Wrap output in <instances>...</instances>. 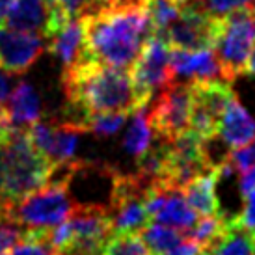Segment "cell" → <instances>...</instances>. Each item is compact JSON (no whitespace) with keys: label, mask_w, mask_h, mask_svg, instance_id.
Returning <instances> with one entry per match:
<instances>
[{"label":"cell","mask_w":255,"mask_h":255,"mask_svg":"<svg viewBox=\"0 0 255 255\" xmlns=\"http://www.w3.org/2000/svg\"><path fill=\"white\" fill-rule=\"evenodd\" d=\"M84 58L103 65L130 69L143 45L155 36L143 0H121L80 19Z\"/></svg>","instance_id":"obj_1"},{"label":"cell","mask_w":255,"mask_h":255,"mask_svg":"<svg viewBox=\"0 0 255 255\" xmlns=\"http://www.w3.org/2000/svg\"><path fill=\"white\" fill-rule=\"evenodd\" d=\"M64 90L69 107L78 112V123L82 127L88 114H130L142 108L128 69L103 65L86 58L64 71Z\"/></svg>","instance_id":"obj_2"},{"label":"cell","mask_w":255,"mask_h":255,"mask_svg":"<svg viewBox=\"0 0 255 255\" xmlns=\"http://www.w3.org/2000/svg\"><path fill=\"white\" fill-rule=\"evenodd\" d=\"M54 164L32 143L26 128H9L0 143V207H13L49 183Z\"/></svg>","instance_id":"obj_3"},{"label":"cell","mask_w":255,"mask_h":255,"mask_svg":"<svg viewBox=\"0 0 255 255\" xmlns=\"http://www.w3.org/2000/svg\"><path fill=\"white\" fill-rule=\"evenodd\" d=\"M112 235L110 209L93 203H75L69 218L49 229V242L56 252L73 255H101Z\"/></svg>","instance_id":"obj_4"},{"label":"cell","mask_w":255,"mask_h":255,"mask_svg":"<svg viewBox=\"0 0 255 255\" xmlns=\"http://www.w3.org/2000/svg\"><path fill=\"white\" fill-rule=\"evenodd\" d=\"M255 47V7L252 4L214 17L213 49L222 67L224 80L246 73L250 54Z\"/></svg>","instance_id":"obj_5"},{"label":"cell","mask_w":255,"mask_h":255,"mask_svg":"<svg viewBox=\"0 0 255 255\" xmlns=\"http://www.w3.org/2000/svg\"><path fill=\"white\" fill-rule=\"evenodd\" d=\"M75 199L60 166L54 168L49 183L15 203L11 214L24 229H52L69 218Z\"/></svg>","instance_id":"obj_6"},{"label":"cell","mask_w":255,"mask_h":255,"mask_svg":"<svg viewBox=\"0 0 255 255\" xmlns=\"http://www.w3.org/2000/svg\"><path fill=\"white\" fill-rule=\"evenodd\" d=\"M170 54V43L164 39V36L155 34L145 41L142 52L138 54L134 64L130 65L128 71L142 108L147 107L156 93H160L170 82L175 80L171 71Z\"/></svg>","instance_id":"obj_7"},{"label":"cell","mask_w":255,"mask_h":255,"mask_svg":"<svg viewBox=\"0 0 255 255\" xmlns=\"http://www.w3.org/2000/svg\"><path fill=\"white\" fill-rule=\"evenodd\" d=\"M145 108L153 132L166 142L175 140L190 130V84L173 80Z\"/></svg>","instance_id":"obj_8"},{"label":"cell","mask_w":255,"mask_h":255,"mask_svg":"<svg viewBox=\"0 0 255 255\" xmlns=\"http://www.w3.org/2000/svg\"><path fill=\"white\" fill-rule=\"evenodd\" d=\"M233 97L226 80H194L190 82V128L203 140L214 138L222 112Z\"/></svg>","instance_id":"obj_9"},{"label":"cell","mask_w":255,"mask_h":255,"mask_svg":"<svg viewBox=\"0 0 255 255\" xmlns=\"http://www.w3.org/2000/svg\"><path fill=\"white\" fill-rule=\"evenodd\" d=\"M30 140L39 149V153L49 158L54 166L67 164L77 153L80 134L86 128L77 121H43L37 120L28 128Z\"/></svg>","instance_id":"obj_10"},{"label":"cell","mask_w":255,"mask_h":255,"mask_svg":"<svg viewBox=\"0 0 255 255\" xmlns=\"http://www.w3.org/2000/svg\"><path fill=\"white\" fill-rule=\"evenodd\" d=\"M214 17L209 15L196 0H190L168 30L160 34L171 49L196 50L213 47Z\"/></svg>","instance_id":"obj_11"},{"label":"cell","mask_w":255,"mask_h":255,"mask_svg":"<svg viewBox=\"0 0 255 255\" xmlns=\"http://www.w3.org/2000/svg\"><path fill=\"white\" fill-rule=\"evenodd\" d=\"M45 50V37L32 32L0 26V67L22 75L36 64Z\"/></svg>","instance_id":"obj_12"},{"label":"cell","mask_w":255,"mask_h":255,"mask_svg":"<svg viewBox=\"0 0 255 255\" xmlns=\"http://www.w3.org/2000/svg\"><path fill=\"white\" fill-rule=\"evenodd\" d=\"M64 24L65 22L54 13L50 0H13L6 17L7 28L39 34L47 39Z\"/></svg>","instance_id":"obj_13"},{"label":"cell","mask_w":255,"mask_h":255,"mask_svg":"<svg viewBox=\"0 0 255 255\" xmlns=\"http://www.w3.org/2000/svg\"><path fill=\"white\" fill-rule=\"evenodd\" d=\"M170 64L173 77L194 78V80H224L222 67L213 47L196 50L171 49Z\"/></svg>","instance_id":"obj_14"},{"label":"cell","mask_w":255,"mask_h":255,"mask_svg":"<svg viewBox=\"0 0 255 255\" xmlns=\"http://www.w3.org/2000/svg\"><path fill=\"white\" fill-rule=\"evenodd\" d=\"M216 136H220V140L229 149L244 147L255 140V118L250 116L235 95L222 112Z\"/></svg>","instance_id":"obj_15"},{"label":"cell","mask_w":255,"mask_h":255,"mask_svg":"<svg viewBox=\"0 0 255 255\" xmlns=\"http://www.w3.org/2000/svg\"><path fill=\"white\" fill-rule=\"evenodd\" d=\"M6 112L13 128H28L32 123H36L41 118V99L36 88L24 80L13 86L6 103Z\"/></svg>","instance_id":"obj_16"},{"label":"cell","mask_w":255,"mask_h":255,"mask_svg":"<svg viewBox=\"0 0 255 255\" xmlns=\"http://www.w3.org/2000/svg\"><path fill=\"white\" fill-rule=\"evenodd\" d=\"M218 177V168H214V170H209L198 177H194L188 184H184V198L198 216H224L220 211L218 196H216Z\"/></svg>","instance_id":"obj_17"},{"label":"cell","mask_w":255,"mask_h":255,"mask_svg":"<svg viewBox=\"0 0 255 255\" xmlns=\"http://www.w3.org/2000/svg\"><path fill=\"white\" fill-rule=\"evenodd\" d=\"M199 255H255L252 231L239 226L233 218H227L222 235L203 246Z\"/></svg>","instance_id":"obj_18"},{"label":"cell","mask_w":255,"mask_h":255,"mask_svg":"<svg viewBox=\"0 0 255 255\" xmlns=\"http://www.w3.org/2000/svg\"><path fill=\"white\" fill-rule=\"evenodd\" d=\"M49 50L62 62L64 71L78 64L84 58V41H82V24L80 21H67L50 37Z\"/></svg>","instance_id":"obj_19"},{"label":"cell","mask_w":255,"mask_h":255,"mask_svg":"<svg viewBox=\"0 0 255 255\" xmlns=\"http://www.w3.org/2000/svg\"><path fill=\"white\" fill-rule=\"evenodd\" d=\"M153 138H155V132H153L151 121H149L147 108L136 110L134 120H132L128 130L125 132V138H123V149L130 156L140 158L153 145Z\"/></svg>","instance_id":"obj_20"},{"label":"cell","mask_w":255,"mask_h":255,"mask_svg":"<svg viewBox=\"0 0 255 255\" xmlns=\"http://www.w3.org/2000/svg\"><path fill=\"white\" fill-rule=\"evenodd\" d=\"M140 235H142L143 242L147 244L151 255L168 254L173 246H177L184 239V233L181 229L160 224V222H149L140 231Z\"/></svg>","instance_id":"obj_21"},{"label":"cell","mask_w":255,"mask_h":255,"mask_svg":"<svg viewBox=\"0 0 255 255\" xmlns=\"http://www.w3.org/2000/svg\"><path fill=\"white\" fill-rule=\"evenodd\" d=\"M143 6L153 22L155 34H164L171 22L181 15L184 4L181 0H143Z\"/></svg>","instance_id":"obj_22"},{"label":"cell","mask_w":255,"mask_h":255,"mask_svg":"<svg viewBox=\"0 0 255 255\" xmlns=\"http://www.w3.org/2000/svg\"><path fill=\"white\" fill-rule=\"evenodd\" d=\"M101 255H151L140 233H114L103 244Z\"/></svg>","instance_id":"obj_23"},{"label":"cell","mask_w":255,"mask_h":255,"mask_svg":"<svg viewBox=\"0 0 255 255\" xmlns=\"http://www.w3.org/2000/svg\"><path fill=\"white\" fill-rule=\"evenodd\" d=\"M128 114L125 112H93L84 118L86 132L99 136V138H110L114 136L127 120Z\"/></svg>","instance_id":"obj_24"},{"label":"cell","mask_w":255,"mask_h":255,"mask_svg":"<svg viewBox=\"0 0 255 255\" xmlns=\"http://www.w3.org/2000/svg\"><path fill=\"white\" fill-rule=\"evenodd\" d=\"M49 229H24L11 255H56L58 252L49 242Z\"/></svg>","instance_id":"obj_25"},{"label":"cell","mask_w":255,"mask_h":255,"mask_svg":"<svg viewBox=\"0 0 255 255\" xmlns=\"http://www.w3.org/2000/svg\"><path fill=\"white\" fill-rule=\"evenodd\" d=\"M50 2L58 19H62L64 22L80 21L84 15L105 7L103 0H50Z\"/></svg>","instance_id":"obj_26"},{"label":"cell","mask_w":255,"mask_h":255,"mask_svg":"<svg viewBox=\"0 0 255 255\" xmlns=\"http://www.w3.org/2000/svg\"><path fill=\"white\" fill-rule=\"evenodd\" d=\"M226 224L227 218H224V216H201L199 220H196V224L190 229L184 231V235H188L203 248L222 235V231L226 229Z\"/></svg>","instance_id":"obj_27"},{"label":"cell","mask_w":255,"mask_h":255,"mask_svg":"<svg viewBox=\"0 0 255 255\" xmlns=\"http://www.w3.org/2000/svg\"><path fill=\"white\" fill-rule=\"evenodd\" d=\"M196 2L213 17H222L233 9L252 4V0H196Z\"/></svg>","instance_id":"obj_28"},{"label":"cell","mask_w":255,"mask_h":255,"mask_svg":"<svg viewBox=\"0 0 255 255\" xmlns=\"http://www.w3.org/2000/svg\"><path fill=\"white\" fill-rule=\"evenodd\" d=\"M233 220L248 231L255 229V188L244 196V209H242L241 214L233 216Z\"/></svg>","instance_id":"obj_29"},{"label":"cell","mask_w":255,"mask_h":255,"mask_svg":"<svg viewBox=\"0 0 255 255\" xmlns=\"http://www.w3.org/2000/svg\"><path fill=\"white\" fill-rule=\"evenodd\" d=\"M199 254H201V246L194 239H190L188 235H184L183 241L164 255H199Z\"/></svg>","instance_id":"obj_30"},{"label":"cell","mask_w":255,"mask_h":255,"mask_svg":"<svg viewBox=\"0 0 255 255\" xmlns=\"http://www.w3.org/2000/svg\"><path fill=\"white\" fill-rule=\"evenodd\" d=\"M11 90H13V82H11L9 73L0 67V107H6L7 99L11 95Z\"/></svg>","instance_id":"obj_31"},{"label":"cell","mask_w":255,"mask_h":255,"mask_svg":"<svg viewBox=\"0 0 255 255\" xmlns=\"http://www.w3.org/2000/svg\"><path fill=\"white\" fill-rule=\"evenodd\" d=\"M9 128H11V125H9V120H7L6 107H0V143L7 138Z\"/></svg>","instance_id":"obj_32"},{"label":"cell","mask_w":255,"mask_h":255,"mask_svg":"<svg viewBox=\"0 0 255 255\" xmlns=\"http://www.w3.org/2000/svg\"><path fill=\"white\" fill-rule=\"evenodd\" d=\"M11 2H13V0H0V26L6 24V17H7L9 7H11Z\"/></svg>","instance_id":"obj_33"},{"label":"cell","mask_w":255,"mask_h":255,"mask_svg":"<svg viewBox=\"0 0 255 255\" xmlns=\"http://www.w3.org/2000/svg\"><path fill=\"white\" fill-rule=\"evenodd\" d=\"M246 73H252L255 75V47L252 50V54H250V60H248V67H246Z\"/></svg>","instance_id":"obj_34"},{"label":"cell","mask_w":255,"mask_h":255,"mask_svg":"<svg viewBox=\"0 0 255 255\" xmlns=\"http://www.w3.org/2000/svg\"><path fill=\"white\" fill-rule=\"evenodd\" d=\"M116 2H121V0H103L105 6H110V4H116Z\"/></svg>","instance_id":"obj_35"},{"label":"cell","mask_w":255,"mask_h":255,"mask_svg":"<svg viewBox=\"0 0 255 255\" xmlns=\"http://www.w3.org/2000/svg\"><path fill=\"white\" fill-rule=\"evenodd\" d=\"M0 255H11V254H9V252H6L4 248H0Z\"/></svg>","instance_id":"obj_36"},{"label":"cell","mask_w":255,"mask_h":255,"mask_svg":"<svg viewBox=\"0 0 255 255\" xmlns=\"http://www.w3.org/2000/svg\"><path fill=\"white\" fill-rule=\"evenodd\" d=\"M252 242H254V246H255V229L252 231Z\"/></svg>","instance_id":"obj_37"},{"label":"cell","mask_w":255,"mask_h":255,"mask_svg":"<svg viewBox=\"0 0 255 255\" xmlns=\"http://www.w3.org/2000/svg\"><path fill=\"white\" fill-rule=\"evenodd\" d=\"M56 255H73V254H65V252H58Z\"/></svg>","instance_id":"obj_38"},{"label":"cell","mask_w":255,"mask_h":255,"mask_svg":"<svg viewBox=\"0 0 255 255\" xmlns=\"http://www.w3.org/2000/svg\"><path fill=\"white\" fill-rule=\"evenodd\" d=\"M252 2H255V0H252ZM252 6H254V7H255V4H252Z\"/></svg>","instance_id":"obj_39"}]
</instances>
